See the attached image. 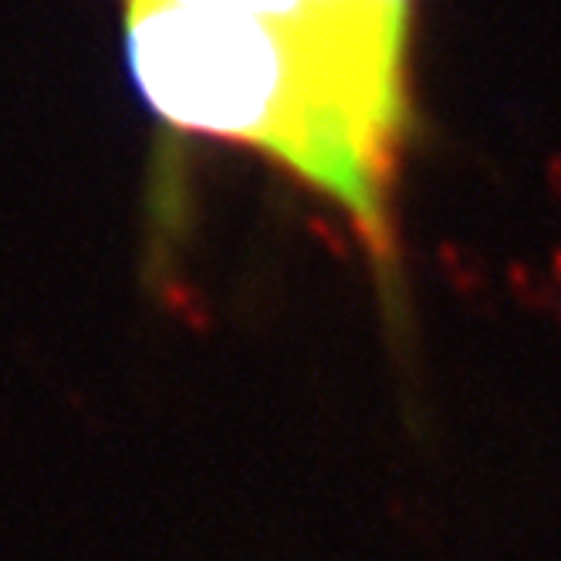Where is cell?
<instances>
[{
    "label": "cell",
    "mask_w": 561,
    "mask_h": 561,
    "mask_svg": "<svg viewBox=\"0 0 561 561\" xmlns=\"http://www.w3.org/2000/svg\"><path fill=\"white\" fill-rule=\"evenodd\" d=\"M123 48L133 89L156 118L267 156L332 199L389 274L407 82L280 24L173 0H126Z\"/></svg>",
    "instance_id": "cell-1"
},
{
    "label": "cell",
    "mask_w": 561,
    "mask_h": 561,
    "mask_svg": "<svg viewBox=\"0 0 561 561\" xmlns=\"http://www.w3.org/2000/svg\"><path fill=\"white\" fill-rule=\"evenodd\" d=\"M173 4L261 18L392 82H407L413 4L403 0H173Z\"/></svg>",
    "instance_id": "cell-2"
},
{
    "label": "cell",
    "mask_w": 561,
    "mask_h": 561,
    "mask_svg": "<svg viewBox=\"0 0 561 561\" xmlns=\"http://www.w3.org/2000/svg\"><path fill=\"white\" fill-rule=\"evenodd\" d=\"M403 4H413V0H403Z\"/></svg>",
    "instance_id": "cell-3"
}]
</instances>
